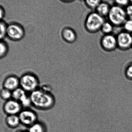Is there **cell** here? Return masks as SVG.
I'll use <instances>...</instances> for the list:
<instances>
[{"label":"cell","mask_w":132,"mask_h":132,"mask_svg":"<svg viewBox=\"0 0 132 132\" xmlns=\"http://www.w3.org/2000/svg\"><path fill=\"white\" fill-rule=\"evenodd\" d=\"M32 105L38 109L48 110L54 106L55 99L54 95L50 91L42 88L30 93L29 95Z\"/></svg>","instance_id":"1"},{"label":"cell","mask_w":132,"mask_h":132,"mask_svg":"<svg viewBox=\"0 0 132 132\" xmlns=\"http://www.w3.org/2000/svg\"><path fill=\"white\" fill-rule=\"evenodd\" d=\"M105 21L104 18L96 12H92L89 13L85 18V27L88 32L95 33L101 31V28Z\"/></svg>","instance_id":"2"},{"label":"cell","mask_w":132,"mask_h":132,"mask_svg":"<svg viewBox=\"0 0 132 132\" xmlns=\"http://www.w3.org/2000/svg\"><path fill=\"white\" fill-rule=\"evenodd\" d=\"M108 21L115 27H122L127 20V16L125 8L114 4L112 5L108 16Z\"/></svg>","instance_id":"3"},{"label":"cell","mask_w":132,"mask_h":132,"mask_svg":"<svg viewBox=\"0 0 132 132\" xmlns=\"http://www.w3.org/2000/svg\"><path fill=\"white\" fill-rule=\"evenodd\" d=\"M19 80L20 87L26 92L31 93L39 88V80L36 75L32 73L24 74Z\"/></svg>","instance_id":"4"},{"label":"cell","mask_w":132,"mask_h":132,"mask_svg":"<svg viewBox=\"0 0 132 132\" xmlns=\"http://www.w3.org/2000/svg\"><path fill=\"white\" fill-rule=\"evenodd\" d=\"M18 116L21 124L28 128L38 121L37 114L29 109H22Z\"/></svg>","instance_id":"5"},{"label":"cell","mask_w":132,"mask_h":132,"mask_svg":"<svg viewBox=\"0 0 132 132\" xmlns=\"http://www.w3.org/2000/svg\"><path fill=\"white\" fill-rule=\"evenodd\" d=\"M25 31L23 27L16 23H12L7 26V36L14 41H19L23 38Z\"/></svg>","instance_id":"6"},{"label":"cell","mask_w":132,"mask_h":132,"mask_svg":"<svg viewBox=\"0 0 132 132\" xmlns=\"http://www.w3.org/2000/svg\"><path fill=\"white\" fill-rule=\"evenodd\" d=\"M118 48L123 51L131 48L132 45V34L123 31L116 36Z\"/></svg>","instance_id":"7"},{"label":"cell","mask_w":132,"mask_h":132,"mask_svg":"<svg viewBox=\"0 0 132 132\" xmlns=\"http://www.w3.org/2000/svg\"><path fill=\"white\" fill-rule=\"evenodd\" d=\"M101 45L102 48L107 52L114 51L118 48L116 36L113 34L105 35L101 40Z\"/></svg>","instance_id":"8"},{"label":"cell","mask_w":132,"mask_h":132,"mask_svg":"<svg viewBox=\"0 0 132 132\" xmlns=\"http://www.w3.org/2000/svg\"><path fill=\"white\" fill-rule=\"evenodd\" d=\"M22 109L19 102L12 98L5 101L3 107V111L7 116L18 115Z\"/></svg>","instance_id":"9"},{"label":"cell","mask_w":132,"mask_h":132,"mask_svg":"<svg viewBox=\"0 0 132 132\" xmlns=\"http://www.w3.org/2000/svg\"><path fill=\"white\" fill-rule=\"evenodd\" d=\"M3 87L12 92L20 87L19 78L15 75H10L6 78L4 80Z\"/></svg>","instance_id":"10"},{"label":"cell","mask_w":132,"mask_h":132,"mask_svg":"<svg viewBox=\"0 0 132 132\" xmlns=\"http://www.w3.org/2000/svg\"><path fill=\"white\" fill-rule=\"evenodd\" d=\"M62 36L63 40L68 43H73L75 42L77 39L76 32L70 27H65L62 29Z\"/></svg>","instance_id":"11"},{"label":"cell","mask_w":132,"mask_h":132,"mask_svg":"<svg viewBox=\"0 0 132 132\" xmlns=\"http://www.w3.org/2000/svg\"><path fill=\"white\" fill-rule=\"evenodd\" d=\"M111 5L106 2L102 1L97 7L95 11L101 16L105 18L108 17L111 10Z\"/></svg>","instance_id":"12"},{"label":"cell","mask_w":132,"mask_h":132,"mask_svg":"<svg viewBox=\"0 0 132 132\" xmlns=\"http://www.w3.org/2000/svg\"><path fill=\"white\" fill-rule=\"evenodd\" d=\"M5 122L7 126L12 129L18 128L21 124L18 115L7 116Z\"/></svg>","instance_id":"13"},{"label":"cell","mask_w":132,"mask_h":132,"mask_svg":"<svg viewBox=\"0 0 132 132\" xmlns=\"http://www.w3.org/2000/svg\"><path fill=\"white\" fill-rule=\"evenodd\" d=\"M26 95V92L19 87L12 92V98L19 102Z\"/></svg>","instance_id":"14"},{"label":"cell","mask_w":132,"mask_h":132,"mask_svg":"<svg viewBox=\"0 0 132 132\" xmlns=\"http://www.w3.org/2000/svg\"><path fill=\"white\" fill-rule=\"evenodd\" d=\"M28 128V132H46L45 125L39 122H36Z\"/></svg>","instance_id":"15"},{"label":"cell","mask_w":132,"mask_h":132,"mask_svg":"<svg viewBox=\"0 0 132 132\" xmlns=\"http://www.w3.org/2000/svg\"><path fill=\"white\" fill-rule=\"evenodd\" d=\"M114 26L109 21H105L101 28V31L105 35L112 34Z\"/></svg>","instance_id":"16"},{"label":"cell","mask_w":132,"mask_h":132,"mask_svg":"<svg viewBox=\"0 0 132 132\" xmlns=\"http://www.w3.org/2000/svg\"><path fill=\"white\" fill-rule=\"evenodd\" d=\"M12 92L3 88L0 91V97L2 100L6 101L12 99Z\"/></svg>","instance_id":"17"},{"label":"cell","mask_w":132,"mask_h":132,"mask_svg":"<svg viewBox=\"0 0 132 132\" xmlns=\"http://www.w3.org/2000/svg\"><path fill=\"white\" fill-rule=\"evenodd\" d=\"M84 1L87 7L95 10L98 5L103 1L102 0H84Z\"/></svg>","instance_id":"18"},{"label":"cell","mask_w":132,"mask_h":132,"mask_svg":"<svg viewBox=\"0 0 132 132\" xmlns=\"http://www.w3.org/2000/svg\"><path fill=\"white\" fill-rule=\"evenodd\" d=\"M9 48L6 43L0 41V59L4 58L7 54Z\"/></svg>","instance_id":"19"},{"label":"cell","mask_w":132,"mask_h":132,"mask_svg":"<svg viewBox=\"0 0 132 132\" xmlns=\"http://www.w3.org/2000/svg\"><path fill=\"white\" fill-rule=\"evenodd\" d=\"M7 28L5 23L0 21V41H3L7 36Z\"/></svg>","instance_id":"20"},{"label":"cell","mask_w":132,"mask_h":132,"mask_svg":"<svg viewBox=\"0 0 132 132\" xmlns=\"http://www.w3.org/2000/svg\"><path fill=\"white\" fill-rule=\"evenodd\" d=\"M122 27L123 30L132 34V19H127Z\"/></svg>","instance_id":"21"},{"label":"cell","mask_w":132,"mask_h":132,"mask_svg":"<svg viewBox=\"0 0 132 132\" xmlns=\"http://www.w3.org/2000/svg\"><path fill=\"white\" fill-rule=\"evenodd\" d=\"M125 73L126 77L127 79L132 80V63H129L126 67Z\"/></svg>","instance_id":"22"},{"label":"cell","mask_w":132,"mask_h":132,"mask_svg":"<svg viewBox=\"0 0 132 132\" xmlns=\"http://www.w3.org/2000/svg\"><path fill=\"white\" fill-rule=\"evenodd\" d=\"M113 1L114 4L124 8L130 4L129 0H113Z\"/></svg>","instance_id":"23"},{"label":"cell","mask_w":132,"mask_h":132,"mask_svg":"<svg viewBox=\"0 0 132 132\" xmlns=\"http://www.w3.org/2000/svg\"><path fill=\"white\" fill-rule=\"evenodd\" d=\"M128 19H132V4H129L125 8Z\"/></svg>","instance_id":"24"},{"label":"cell","mask_w":132,"mask_h":132,"mask_svg":"<svg viewBox=\"0 0 132 132\" xmlns=\"http://www.w3.org/2000/svg\"><path fill=\"white\" fill-rule=\"evenodd\" d=\"M4 9L1 6H0V20L2 19L4 17Z\"/></svg>","instance_id":"25"},{"label":"cell","mask_w":132,"mask_h":132,"mask_svg":"<svg viewBox=\"0 0 132 132\" xmlns=\"http://www.w3.org/2000/svg\"><path fill=\"white\" fill-rule=\"evenodd\" d=\"M64 3H69L74 1L75 0H60Z\"/></svg>","instance_id":"26"},{"label":"cell","mask_w":132,"mask_h":132,"mask_svg":"<svg viewBox=\"0 0 132 132\" xmlns=\"http://www.w3.org/2000/svg\"><path fill=\"white\" fill-rule=\"evenodd\" d=\"M16 132H28V131L26 132L25 131H17Z\"/></svg>","instance_id":"27"},{"label":"cell","mask_w":132,"mask_h":132,"mask_svg":"<svg viewBox=\"0 0 132 132\" xmlns=\"http://www.w3.org/2000/svg\"><path fill=\"white\" fill-rule=\"evenodd\" d=\"M130 4H132V0H129Z\"/></svg>","instance_id":"28"},{"label":"cell","mask_w":132,"mask_h":132,"mask_svg":"<svg viewBox=\"0 0 132 132\" xmlns=\"http://www.w3.org/2000/svg\"><path fill=\"white\" fill-rule=\"evenodd\" d=\"M131 48L132 49V46H131Z\"/></svg>","instance_id":"29"},{"label":"cell","mask_w":132,"mask_h":132,"mask_svg":"<svg viewBox=\"0 0 132 132\" xmlns=\"http://www.w3.org/2000/svg\"></svg>","instance_id":"30"}]
</instances>
